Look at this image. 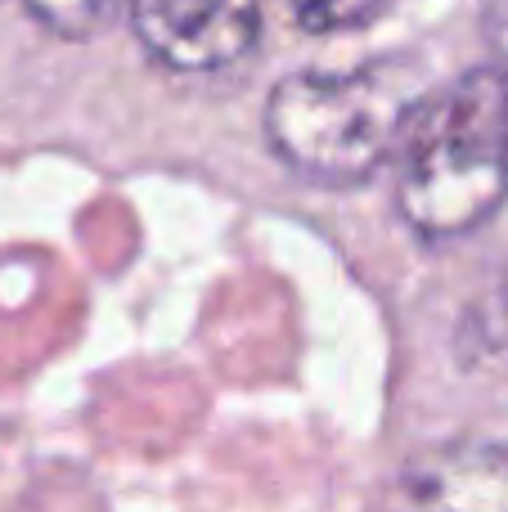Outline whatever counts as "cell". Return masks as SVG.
<instances>
[{"mask_svg": "<svg viewBox=\"0 0 508 512\" xmlns=\"http://www.w3.org/2000/svg\"><path fill=\"white\" fill-rule=\"evenodd\" d=\"M508 198V77L473 68L423 99L401 140L396 207L423 239H464Z\"/></svg>", "mask_w": 508, "mask_h": 512, "instance_id": "1", "label": "cell"}, {"mask_svg": "<svg viewBox=\"0 0 508 512\" xmlns=\"http://www.w3.org/2000/svg\"><path fill=\"white\" fill-rule=\"evenodd\" d=\"M419 104V81L405 63L293 72L270 90L266 140L297 176L320 185H360L401 153Z\"/></svg>", "mask_w": 508, "mask_h": 512, "instance_id": "2", "label": "cell"}, {"mask_svg": "<svg viewBox=\"0 0 508 512\" xmlns=\"http://www.w3.org/2000/svg\"><path fill=\"white\" fill-rule=\"evenodd\" d=\"M131 32L176 77H221L252 59L261 0H131Z\"/></svg>", "mask_w": 508, "mask_h": 512, "instance_id": "3", "label": "cell"}, {"mask_svg": "<svg viewBox=\"0 0 508 512\" xmlns=\"http://www.w3.org/2000/svg\"><path fill=\"white\" fill-rule=\"evenodd\" d=\"M405 495L414 504L437 508H473L504 512L508 508V450L491 441H464L437 450L405 472Z\"/></svg>", "mask_w": 508, "mask_h": 512, "instance_id": "4", "label": "cell"}, {"mask_svg": "<svg viewBox=\"0 0 508 512\" xmlns=\"http://www.w3.org/2000/svg\"><path fill=\"white\" fill-rule=\"evenodd\" d=\"M117 0H27L32 18L63 41H86L108 23Z\"/></svg>", "mask_w": 508, "mask_h": 512, "instance_id": "5", "label": "cell"}, {"mask_svg": "<svg viewBox=\"0 0 508 512\" xmlns=\"http://www.w3.org/2000/svg\"><path fill=\"white\" fill-rule=\"evenodd\" d=\"M383 5L387 0H288V14L306 32L329 36V32H356V27L374 23L383 14Z\"/></svg>", "mask_w": 508, "mask_h": 512, "instance_id": "6", "label": "cell"}, {"mask_svg": "<svg viewBox=\"0 0 508 512\" xmlns=\"http://www.w3.org/2000/svg\"><path fill=\"white\" fill-rule=\"evenodd\" d=\"M486 36H491V50H495V68L508 77V0H495L491 23H486Z\"/></svg>", "mask_w": 508, "mask_h": 512, "instance_id": "7", "label": "cell"}]
</instances>
